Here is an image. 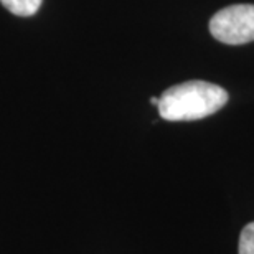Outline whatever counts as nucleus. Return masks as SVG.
<instances>
[{"label": "nucleus", "instance_id": "1", "mask_svg": "<svg viewBox=\"0 0 254 254\" xmlns=\"http://www.w3.org/2000/svg\"><path fill=\"white\" fill-rule=\"evenodd\" d=\"M230 96L221 86L193 79L172 86L159 98V114L170 123L198 121L225 108Z\"/></svg>", "mask_w": 254, "mask_h": 254}, {"label": "nucleus", "instance_id": "2", "mask_svg": "<svg viewBox=\"0 0 254 254\" xmlns=\"http://www.w3.org/2000/svg\"><path fill=\"white\" fill-rule=\"evenodd\" d=\"M210 33L226 45L254 42V5L240 3L221 8L210 20Z\"/></svg>", "mask_w": 254, "mask_h": 254}, {"label": "nucleus", "instance_id": "5", "mask_svg": "<svg viewBox=\"0 0 254 254\" xmlns=\"http://www.w3.org/2000/svg\"><path fill=\"white\" fill-rule=\"evenodd\" d=\"M150 103L154 106H157V104H159V98H150Z\"/></svg>", "mask_w": 254, "mask_h": 254}, {"label": "nucleus", "instance_id": "4", "mask_svg": "<svg viewBox=\"0 0 254 254\" xmlns=\"http://www.w3.org/2000/svg\"><path fill=\"white\" fill-rule=\"evenodd\" d=\"M238 251V254H254V221L243 228Z\"/></svg>", "mask_w": 254, "mask_h": 254}, {"label": "nucleus", "instance_id": "3", "mask_svg": "<svg viewBox=\"0 0 254 254\" xmlns=\"http://www.w3.org/2000/svg\"><path fill=\"white\" fill-rule=\"evenodd\" d=\"M8 12L18 17H32L42 7L43 0H0Z\"/></svg>", "mask_w": 254, "mask_h": 254}]
</instances>
